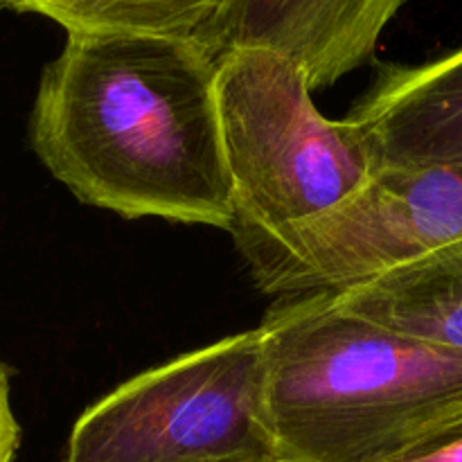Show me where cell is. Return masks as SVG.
I'll return each instance as SVG.
<instances>
[{
    "label": "cell",
    "mask_w": 462,
    "mask_h": 462,
    "mask_svg": "<svg viewBox=\"0 0 462 462\" xmlns=\"http://www.w3.org/2000/svg\"><path fill=\"white\" fill-rule=\"evenodd\" d=\"M32 149L81 203L230 233L217 59L140 34H68L41 75Z\"/></svg>",
    "instance_id": "6da1fadb"
},
{
    "label": "cell",
    "mask_w": 462,
    "mask_h": 462,
    "mask_svg": "<svg viewBox=\"0 0 462 462\" xmlns=\"http://www.w3.org/2000/svg\"><path fill=\"white\" fill-rule=\"evenodd\" d=\"M266 400L287 462H383L462 422V352L346 314L328 291L260 325Z\"/></svg>",
    "instance_id": "7a4b0ae2"
},
{
    "label": "cell",
    "mask_w": 462,
    "mask_h": 462,
    "mask_svg": "<svg viewBox=\"0 0 462 462\" xmlns=\"http://www.w3.org/2000/svg\"><path fill=\"white\" fill-rule=\"evenodd\" d=\"M217 99L233 228L269 233L328 215L377 171L359 126L325 117L302 68L275 50L221 54Z\"/></svg>",
    "instance_id": "3957f363"
},
{
    "label": "cell",
    "mask_w": 462,
    "mask_h": 462,
    "mask_svg": "<svg viewBox=\"0 0 462 462\" xmlns=\"http://www.w3.org/2000/svg\"><path fill=\"white\" fill-rule=\"evenodd\" d=\"M275 460L257 328L117 386L77 420L63 462Z\"/></svg>",
    "instance_id": "277c9868"
},
{
    "label": "cell",
    "mask_w": 462,
    "mask_h": 462,
    "mask_svg": "<svg viewBox=\"0 0 462 462\" xmlns=\"http://www.w3.org/2000/svg\"><path fill=\"white\" fill-rule=\"evenodd\" d=\"M260 291L356 287L462 239V162L377 170L343 206L280 230H230Z\"/></svg>",
    "instance_id": "5b68a950"
},
{
    "label": "cell",
    "mask_w": 462,
    "mask_h": 462,
    "mask_svg": "<svg viewBox=\"0 0 462 462\" xmlns=\"http://www.w3.org/2000/svg\"><path fill=\"white\" fill-rule=\"evenodd\" d=\"M347 120L374 170L462 162V48L418 66L383 63Z\"/></svg>",
    "instance_id": "8992f818"
},
{
    "label": "cell",
    "mask_w": 462,
    "mask_h": 462,
    "mask_svg": "<svg viewBox=\"0 0 462 462\" xmlns=\"http://www.w3.org/2000/svg\"><path fill=\"white\" fill-rule=\"evenodd\" d=\"M406 0H244L230 48H269L328 88L368 63Z\"/></svg>",
    "instance_id": "52a82bcc"
},
{
    "label": "cell",
    "mask_w": 462,
    "mask_h": 462,
    "mask_svg": "<svg viewBox=\"0 0 462 462\" xmlns=\"http://www.w3.org/2000/svg\"><path fill=\"white\" fill-rule=\"evenodd\" d=\"M329 296L346 314L462 352V239Z\"/></svg>",
    "instance_id": "ba28073f"
},
{
    "label": "cell",
    "mask_w": 462,
    "mask_h": 462,
    "mask_svg": "<svg viewBox=\"0 0 462 462\" xmlns=\"http://www.w3.org/2000/svg\"><path fill=\"white\" fill-rule=\"evenodd\" d=\"M244 0H18L14 12L59 23L68 34H140L228 52Z\"/></svg>",
    "instance_id": "9c48e42d"
},
{
    "label": "cell",
    "mask_w": 462,
    "mask_h": 462,
    "mask_svg": "<svg viewBox=\"0 0 462 462\" xmlns=\"http://www.w3.org/2000/svg\"><path fill=\"white\" fill-rule=\"evenodd\" d=\"M383 462H462V422L424 438Z\"/></svg>",
    "instance_id": "30bf717a"
},
{
    "label": "cell",
    "mask_w": 462,
    "mask_h": 462,
    "mask_svg": "<svg viewBox=\"0 0 462 462\" xmlns=\"http://www.w3.org/2000/svg\"><path fill=\"white\" fill-rule=\"evenodd\" d=\"M21 442V427L12 411L9 397V377L5 365L0 364V462H12Z\"/></svg>",
    "instance_id": "8fae6325"
},
{
    "label": "cell",
    "mask_w": 462,
    "mask_h": 462,
    "mask_svg": "<svg viewBox=\"0 0 462 462\" xmlns=\"http://www.w3.org/2000/svg\"><path fill=\"white\" fill-rule=\"evenodd\" d=\"M16 3L18 0H0V12L3 9H16Z\"/></svg>",
    "instance_id": "7c38bea8"
},
{
    "label": "cell",
    "mask_w": 462,
    "mask_h": 462,
    "mask_svg": "<svg viewBox=\"0 0 462 462\" xmlns=\"http://www.w3.org/2000/svg\"><path fill=\"white\" fill-rule=\"evenodd\" d=\"M275 462H287V460H275Z\"/></svg>",
    "instance_id": "4fadbf2b"
}]
</instances>
